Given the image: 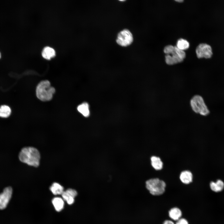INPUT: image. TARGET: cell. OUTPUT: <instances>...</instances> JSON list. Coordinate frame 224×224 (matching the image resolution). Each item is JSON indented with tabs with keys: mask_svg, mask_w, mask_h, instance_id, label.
<instances>
[{
	"mask_svg": "<svg viewBox=\"0 0 224 224\" xmlns=\"http://www.w3.org/2000/svg\"><path fill=\"white\" fill-rule=\"evenodd\" d=\"M50 190L54 195L62 194L64 191L63 187L58 183L54 182L50 187Z\"/></svg>",
	"mask_w": 224,
	"mask_h": 224,
	"instance_id": "15",
	"label": "cell"
},
{
	"mask_svg": "<svg viewBox=\"0 0 224 224\" xmlns=\"http://www.w3.org/2000/svg\"><path fill=\"white\" fill-rule=\"evenodd\" d=\"M164 52L166 54L165 61L167 64L172 65L182 62L185 58V52L172 45H168L164 48Z\"/></svg>",
	"mask_w": 224,
	"mask_h": 224,
	"instance_id": "2",
	"label": "cell"
},
{
	"mask_svg": "<svg viewBox=\"0 0 224 224\" xmlns=\"http://www.w3.org/2000/svg\"><path fill=\"white\" fill-rule=\"evenodd\" d=\"M163 224H175V223L172 220H166L163 222Z\"/></svg>",
	"mask_w": 224,
	"mask_h": 224,
	"instance_id": "21",
	"label": "cell"
},
{
	"mask_svg": "<svg viewBox=\"0 0 224 224\" xmlns=\"http://www.w3.org/2000/svg\"><path fill=\"white\" fill-rule=\"evenodd\" d=\"M189 46V42L186 40L180 39L177 42L176 47L179 49L184 50L188 49Z\"/></svg>",
	"mask_w": 224,
	"mask_h": 224,
	"instance_id": "19",
	"label": "cell"
},
{
	"mask_svg": "<svg viewBox=\"0 0 224 224\" xmlns=\"http://www.w3.org/2000/svg\"><path fill=\"white\" fill-rule=\"evenodd\" d=\"M0 57H1V54H0Z\"/></svg>",
	"mask_w": 224,
	"mask_h": 224,
	"instance_id": "23",
	"label": "cell"
},
{
	"mask_svg": "<svg viewBox=\"0 0 224 224\" xmlns=\"http://www.w3.org/2000/svg\"><path fill=\"white\" fill-rule=\"evenodd\" d=\"M77 194V191L72 189H68L64 191L61 194L62 198L69 205H72L75 201Z\"/></svg>",
	"mask_w": 224,
	"mask_h": 224,
	"instance_id": "9",
	"label": "cell"
},
{
	"mask_svg": "<svg viewBox=\"0 0 224 224\" xmlns=\"http://www.w3.org/2000/svg\"><path fill=\"white\" fill-rule=\"evenodd\" d=\"M150 161L151 166L154 170L159 171L162 169L163 163L160 157L152 156L151 157Z\"/></svg>",
	"mask_w": 224,
	"mask_h": 224,
	"instance_id": "11",
	"label": "cell"
},
{
	"mask_svg": "<svg viewBox=\"0 0 224 224\" xmlns=\"http://www.w3.org/2000/svg\"><path fill=\"white\" fill-rule=\"evenodd\" d=\"M52 202L56 211L59 212L63 209L64 203V200L62 198L58 197H55L53 198Z\"/></svg>",
	"mask_w": 224,
	"mask_h": 224,
	"instance_id": "13",
	"label": "cell"
},
{
	"mask_svg": "<svg viewBox=\"0 0 224 224\" xmlns=\"http://www.w3.org/2000/svg\"><path fill=\"white\" fill-rule=\"evenodd\" d=\"M179 179L180 181L183 184L188 185L192 183L193 179V175L190 171L188 170H185L182 171L180 173Z\"/></svg>",
	"mask_w": 224,
	"mask_h": 224,
	"instance_id": "10",
	"label": "cell"
},
{
	"mask_svg": "<svg viewBox=\"0 0 224 224\" xmlns=\"http://www.w3.org/2000/svg\"><path fill=\"white\" fill-rule=\"evenodd\" d=\"M78 111L83 116L87 117L90 114V110L88 104L84 102L79 105L77 108Z\"/></svg>",
	"mask_w": 224,
	"mask_h": 224,
	"instance_id": "17",
	"label": "cell"
},
{
	"mask_svg": "<svg viewBox=\"0 0 224 224\" xmlns=\"http://www.w3.org/2000/svg\"><path fill=\"white\" fill-rule=\"evenodd\" d=\"M211 189L215 192H219L222 191L224 188V183L220 180H217L216 182H211L210 184Z\"/></svg>",
	"mask_w": 224,
	"mask_h": 224,
	"instance_id": "14",
	"label": "cell"
},
{
	"mask_svg": "<svg viewBox=\"0 0 224 224\" xmlns=\"http://www.w3.org/2000/svg\"><path fill=\"white\" fill-rule=\"evenodd\" d=\"M190 103L192 110L195 113L203 116L209 114L210 111L201 96L198 95L194 96L191 99Z\"/></svg>",
	"mask_w": 224,
	"mask_h": 224,
	"instance_id": "5",
	"label": "cell"
},
{
	"mask_svg": "<svg viewBox=\"0 0 224 224\" xmlns=\"http://www.w3.org/2000/svg\"><path fill=\"white\" fill-rule=\"evenodd\" d=\"M175 224H189V223L186 219L181 217L176 221Z\"/></svg>",
	"mask_w": 224,
	"mask_h": 224,
	"instance_id": "20",
	"label": "cell"
},
{
	"mask_svg": "<svg viewBox=\"0 0 224 224\" xmlns=\"http://www.w3.org/2000/svg\"><path fill=\"white\" fill-rule=\"evenodd\" d=\"M197 56L198 58H211L212 54L211 46L206 43H202L199 44L196 49Z\"/></svg>",
	"mask_w": 224,
	"mask_h": 224,
	"instance_id": "7",
	"label": "cell"
},
{
	"mask_svg": "<svg viewBox=\"0 0 224 224\" xmlns=\"http://www.w3.org/2000/svg\"><path fill=\"white\" fill-rule=\"evenodd\" d=\"M133 40L132 34L128 30L124 29L118 34L117 43L119 45L126 47L130 45Z\"/></svg>",
	"mask_w": 224,
	"mask_h": 224,
	"instance_id": "6",
	"label": "cell"
},
{
	"mask_svg": "<svg viewBox=\"0 0 224 224\" xmlns=\"http://www.w3.org/2000/svg\"><path fill=\"white\" fill-rule=\"evenodd\" d=\"M182 213L179 208L173 207L168 212V215L171 220L176 221L182 217Z\"/></svg>",
	"mask_w": 224,
	"mask_h": 224,
	"instance_id": "12",
	"label": "cell"
},
{
	"mask_svg": "<svg viewBox=\"0 0 224 224\" xmlns=\"http://www.w3.org/2000/svg\"><path fill=\"white\" fill-rule=\"evenodd\" d=\"M55 54V52L54 49L50 47H45L42 52V55L45 58L49 59L54 57Z\"/></svg>",
	"mask_w": 224,
	"mask_h": 224,
	"instance_id": "16",
	"label": "cell"
},
{
	"mask_svg": "<svg viewBox=\"0 0 224 224\" xmlns=\"http://www.w3.org/2000/svg\"><path fill=\"white\" fill-rule=\"evenodd\" d=\"M11 112V109L8 106L3 105L0 106V117L7 118L10 115Z\"/></svg>",
	"mask_w": 224,
	"mask_h": 224,
	"instance_id": "18",
	"label": "cell"
},
{
	"mask_svg": "<svg viewBox=\"0 0 224 224\" xmlns=\"http://www.w3.org/2000/svg\"><path fill=\"white\" fill-rule=\"evenodd\" d=\"M20 160L30 166L37 167L39 165L40 156L38 150L32 147L23 148L19 155Z\"/></svg>",
	"mask_w": 224,
	"mask_h": 224,
	"instance_id": "1",
	"label": "cell"
},
{
	"mask_svg": "<svg viewBox=\"0 0 224 224\" xmlns=\"http://www.w3.org/2000/svg\"><path fill=\"white\" fill-rule=\"evenodd\" d=\"M55 89L51 86L50 82L45 80L40 82L38 85L36 89V95L37 98L43 101L51 100Z\"/></svg>",
	"mask_w": 224,
	"mask_h": 224,
	"instance_id": "4",
	"label": "cell"
},
{
	"mask_svg": "<svg viewBox=\"0 0 224 224\" xmlns=\"http://www.w3.org/2000/svg\"><path fill=\"white\" fill-rule=\"evenodd\" d=\"M145 187L149 193L153 196H160L165 192L166 184L158 178H151L146 181Z\"/></svg>",
	"mask_w": 224,
	"mask_h": 224,
	"instance_id": "3",
	"label": "cell"
},
{
	"mask_svg": "<svg viewBox=\"0 0 224 224\" xmlns=\"http://www.w3.org/2000/svg\"><path fill=\"white\" fill-rule=\"evenodd\" d=\"M12 189L10 187L5 188L0 194V209H5L8 204L12 196Z\"/></svg>",
	"mask_w": 224,
	"mask_h": 224,
	"instance_id": "8",
	"label": "cell"
},
{
	"mask_svg": "<svg viewBox=\"0 0 224 224\" xmlns=\"http://www.w3.org/2000/svg\"><path fill=\"white\" fill-rule=\"evenodd\" d=\"M175 1L176 2H182L184 1L183 0H175Z\"/></svg>",
	"mask_w": 224,
	"mask_h": 224,
	"instance_id": "22",
	"label": "cell"
}]
</instances>
